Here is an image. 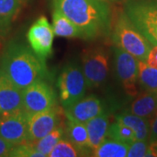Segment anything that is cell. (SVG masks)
I'll list each match as a JSON object with an SVG mask.
<instances>
[{"label": "cell", "instance_id": "6da1fadb", "mask_svg": "<svg viewBox=\"0 0 157 157\" xmlns=\"http://www.w3.org/2000/svg\"><path fill=\"white\" fill-rule=\"evenodd\" d=\"M53 9L63 13L77 25L86 39L111 33L110 6L103 0H52Z\"/></svg>", "mask_w": 157, "mask_h": 157}, {"label": "cell", "instance_id": "7a4b0ae2", "mask_svg": "<svg viewBox=\"0 0 157 157\" xmlns=\"http://www.w3.org/2000/svg\"><path fill=\"white\" fill-rule=\"evenodd\" d=\"M0 69L20 89L38 80L49 78L45 60L39 57L32 47L11 42L0 57Z\"/></svg>", "mask_w": 157, "mask_h": 157}, {"label": "cell", "instance_id": "3957f363", "mask_svg": "<svg viewBox=\"0 0 157 157\" xmlns=\"http://www.w3.org/2000/svg\"><path fill=\"white\" fill-rule=\"evenodd\" d=\"M112 39L117 47L128 52L138 60L146 61L151 43L131 22L125 11L121 12L115 20L112 33Z\"/></svg>", "mask_w": 157, "mask_h": 157}, {"label": "cell", "instance_id": "277c9868", "mask_svg": "<svg viewBox=\"0 0 157 157\" xmlns=\"http://www.w3.org/2000/svg\"><path fill=\"white\" fill-rule=\"evenodd\" d=\"M124 11L153 45H157V0H129Z\"/></svg>", "mask_w": 157, "mask_h": 157}, {"label": "cell", "instance_id": "5b68a950", "mask_svg": "<svg viewBox=\"0 0 157 157\" xmlns=\"http://www.w3.org/2000/svg\"><path fill=\"white\" fill-rule=\"evenodd\" d=\"M57 86L62 107L72 106L84 97L87 88L83 70L75 63L67 64L58 77Z\"/></svg>", "mask_w": 157, "mask_h": 157}, {"label": "cell", "instance_id": "8992f818", "mask_svg": "<svg viewBox=\"0 0 157 157\" xmlns=\"http://www.w3.org/2000/svg\"><path fill=\"white\" fill-rule=\"evenodd\" d=\"M83 73L87 88L101 86L107 79L109 70V54L103 48L86 52L82 58Z\"/></svg>", "mask_w": 157, "mask_h": 157}, {"label": "cell", "instance_id": "52a82bcc", "mask_svg": "<svg viewBox=\"0 0 157 157\" xmlns=\"http://www.w3.org/2000/svg\"><path fill=\"white\" fill-rule=\"evenodd\" d=\"M52 88L45 80H38L23 89V108L29 114L43 112L55 107Z\"/></svg>", "mask_w": 157, "mask_h": 157}, {"label": "cell", "instance_id": "ba28073f", "mask_svg": "<svg viewBox=\"0 0 157 157\" xmlns=\"http://www.w3.org/2000/svg\"><path fill=\"white\" fill-rule=\"evenodd\" d=\"M115 65L118 77L125 93L131 97L138 95V59L120 47H115Z\"/></svg>", "mask_w": 157, "mask_h": 157}, {"label": "cell", "instance_id": "9c48e42d", "mask_svg": "<svg viewBox=\"0 0 157 157\" xmlns=\"http://www.w3.org/2000/svg\"><path fill=\"white\" fill-rule=\"evenodd\" d=\"M28 121L24 109L0 115V137L15 145L28 142Z\"/></svg>", "mask_w": 157, "mask_h": 157}, {"label": "cell", "instance_id": "30bf717a", "mask_svg": "<svg viewBox=\"0 0 157 157\" xmlns=\"http://www.w3.org/2000/svg\"><path fill=\"white\" fill-rule=\"evenodd\" d=\"M53 38L52 27L44 16L39 17L33 24L27 33L30 46L38 56L45 60L52 52Z\"/></svg>", "mask_w": 157, "mask_h": 157}, {"label": "cell", "instance_id": "8fae6325", "mask_svg": "<svg viewBox=\"0 0 157 157\" xmlns=\"http://www.w3.org/2000/svg\"><path fill=\"white\" fill-rule=\"evenodd\" d=\"M59 124V111L55 107L43 112L29 114L28 141L33 142L42 139L56 128Z\"/></svg>", "mask_w": 157, "mask_h": 157}, {"label": "cell", "instance_id": "7c38bea8", "mask_svg": "<svg viewBox=\"0 0 157 157\" xmlns=\"http://www.w3.org/2000/svg\"><path fill=\"white\" fill-rule=\"evenodd\" d=\"M23 108V90L0 69V115Z\"/></svg>", "mask_w": 157, "mask_h": 157}, {"label": "cell", "instance_id": "4fadbf2b", "mask_svg": "<svg viewBox=\"0 0 157 157\" xmlns=\"http://www.w3.org/2000/svg\"><path fill=\"white\" fill-rule=\"evenodd\" d=\"M64 110L67 119L83 123L104 112L101 100L95 95L82 98Z\"/></svg>", "mask_w": 157, "mask_h": 157}, {"label": "cell", "instance_id": "5bb4252c", "mask_svg": "<svg viewBox=\"0 0 157 157\" xmlns=\"http://www.w3.org/2000/svg\"><path fill=\"white\" fill-rule=\"evenodd\" d=\"M68 140L78 148L83 156L92 155L89 137L86 123L68 120L66 131Z\"/></svg>", "mask_w": 157, "mask_h": 157}, {"label": "cell", "instance_id": "9a60e30c", "mask_svg": "<svg viewBox=\"0 0 157 157\" xmlns=\"http://www.w3.org/2000/svg\"><path fill=\"white\" fill-rule=\"evenodd\" d=\"M25 0H0V37H6Z\"/></svg>", "mask_w": 157, "mask_h": 157}, {"label": "cell", "instance_id": "2e32d148", "mask_svg": "<svg viewBox=\"0 0 157 157\" xmlns=\"http://www.w3.org/2000/svg\"><path fill=\"white\" fill-rule=\"evenodd\" d=\"M129 113L149 121L157 113V92L145 91L137 95L129 107Z\"/></svg>", "mask_w": 157, "mask_h": 157}, {"label": "cell", "instance_id": "e0dca14e", "mask_svg": "<svg viewBox=\"0 0 157 157\" xmlns=\"http://www.w3.org/2000/svg\"><path fill=\"white\" fill-rule=\"evenodd\" d=\"M89 143L92 153L101 145V143L107 136V130L109 128V119L106 113H102L98 116L91 119L86 122ZM92 156V155H91Z\"/></svg>", "mask_w": 157, "mask_h": 157}, {"label": "cell", "instance_id": "ac0fdd59", "mask_svg": "<svg viewBox=\"0 0 157 157\" xmlns=\"http://www.w3.org/2000/svg\"><path fill=\"white\" fill-rule=\"evenodd\" d=\"M52 30L54 35L62 38L85 39L84 34L69 18L56 9L52 12Z\"/></svg>", "mask_w": 157, "mask_h": 157}, {"label": "cell", "instance_id": "d6986e66", "mask_svg": "<svg viewBox=\"0 0 157 157\" xmlns=\"http://www.w3.org/2000/svg\"><path fill=\"white\" fill-rule=\"evenodd\" d=\"M115 121L121 122L132 129L135 132L136 140H148L150 132V125L148 120L131 113H123L118 114L115 117Z\"/></svg>", "mask_w": 157, "mask_h": 157}, {"label": "cell", "instance_id": "ffe728a7", "mask_svg": "<svg viewBox=\"0 0 157 157\" xmlns=\"http://www.w3.org/2000/svg\"><path fill=\"white\" fill-rule=\"evenodd\" d=\"M130 144L113 140L108 137L101 143V145L95 148L92 156L95 157H126Z\"/></svg>", "mask_w": 157, "mask_h": 157}, {"label": "cell", "instance_id": "44dd1931", "mask_svg": "<svg viewBox=\"0 0 157 157\" xmlns=\"http://www.w3.org/2000/svg\"><path fill=\"white\" fill-rule=\"evenodd\" d=\"M65 133L66 132L61 126H58L45 137L32 143L37 151L43 154L45 157H47L55 145L63 138Z\"/></svg>", "mask_w": 157, "mask_h": 157}, {"label": "cell", "instance_id": "7402d4cb", "mask_svg": "<svg viewBox=\"0 0 157 157\" xmlns=\"http://www.w3.org/2000/svg\"><path fill=\"white\" fill-rule=\"evenodd\" d=\"M138 78L145 91L157 92V68L150 67L145 61L138 60Z\"/></svg>", "mask_w": 157, "mask_h": 157}, {"label": "cell", "instance_id": "603a6c76", "mask_svg": "<svg viewBox=\"0 0 157 157\" xmlns=\"http://www.w3.org/2000/svg\"><path fill=\"white\" fill-rule=\"evenodd\" d=\"M107 137L128 144H131L136 140L135 132L128 126L117 121L109 125L107 130Z\"/></svg>", "mask_w": 157, "mask_h": 157}, {"label": "cell", "instance_id": "cb8c5ba5", "mask_svg": "<svg viewBox=\"0 0 157 157\" xmlns=\"http://www.w3.org/2000/svg\"><path fill=\"white\" fill-rule=\"evenodd\" d=\"M82 156L81 153L69 140L61 139L52 148L48 157Z\"/></svg>", "mask_w": 157, "mask_h": 157}, {"label": "cell", "instance_id": "d4e9b609", "mask_svg": "<svg viewBox=\"0 0 157 157\" xmlns=\"http://www.w3.org/2000/svg\"><path fill=\"white\" fill-rule=\"evenodd\" d=\"M9 156L12 157H45L43 154L38 152L34 148L32 142H25L17 144L13 147Z\"/></svg>", "mask_w": 157, "mask_h": 157}, {"label": "cell", "instance_id": "484cf974", "mask_svg": "<svg viewBox=\"0 0 157 157\" xmlns=\"http://www.w3.org/2000/svg\"><path fill=\"white\" fill-rule=\"evenodd\" d=\"M148 143L147 140H135L130 144L128 151V157H143L146 156Z\"/></svg>", "mask_w": 157, "mask_h": 157}, {"label": "cell", "instance_id": "4316f807", "mask_svg": "<svg viewBox=\"0 0 157 157\" xmlns=\"http://www.w3.org/2000/svg\"><path fill=\"white\" fill-rule=\"evenodd\" d=\"M15 146V144L11 143L0 137V157L9 156L10 153Z\"/></svg>", "mask_w": 157, "mask_h": 157}, {"label": "cell", "instance_id": "83f0119b", "mask_svg": "<svg viewBox=\"0 0 157 157\" xmlns=\"http://www.w3.org/2000/svg\"><path fill=\"white\" fill-rule=\"evenodd\" d=\"M145 62L148 66L157 68V45L152 46Z\"/></svg>", "mask_w": 157, "mask_h": 157}, {"label": "cell", "instance_id": "f1b7e54d", "mask_svg": "<svg viewBox=\"0 0 157 157\" xmlns=\"http://www.w3.org/2000/svg\"><path fill=\"white\" fill-rule=\"evenodd\" d=\"M157 140V113L154 116V120L150 125V132L148 137V142Z\"/></svg>", "mask_w": 157, "mask_h": 157}, {"label": "cell", "instance_id": "f546056e", "mask_svg": "<svg viewBox=\"0 0 157 157\" xmlns=\"http://www.w3.org/2000/svg\"><path fill=\"white\" fill-rule=\"evenodd\" d=\"M146 156L157 157V140L149 142L147 150Z\"/></svg>", "mask_w": 157, "mask_h": 157}]
</instances>
